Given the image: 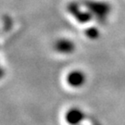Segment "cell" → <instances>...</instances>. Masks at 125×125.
<instances>
[{"instance_id":"7a4b0ae2","label":"cell","mask_w":125,"mask_h":125,"mask_svg":"<svg viewBox=\"0 0 125 125\" xmlns=\"http://www.w3.org/2000/svg\"><path fill=\"white\" fill-rule=\"evenodd\" d=\"M68 84L72 85L73 87H80L84 83V74L81 72H72L68 75Z\"/></svg>"},{"instance_id":"6da1fadb","label":"cell","mask_w":125,"mask_h":125,"mask_svg":"<svg viewBox=\"0 0 125 125\" xmlns=\"http://www.w3.org/2000/svg\"><path fill=\"white\" fill-rule=\"evenodd\" d=\"M85 7L93 18L94 17L98 20H105L109 11L107 4L98 1H87V3H85Z\"/></svg>"}]
</instances>
